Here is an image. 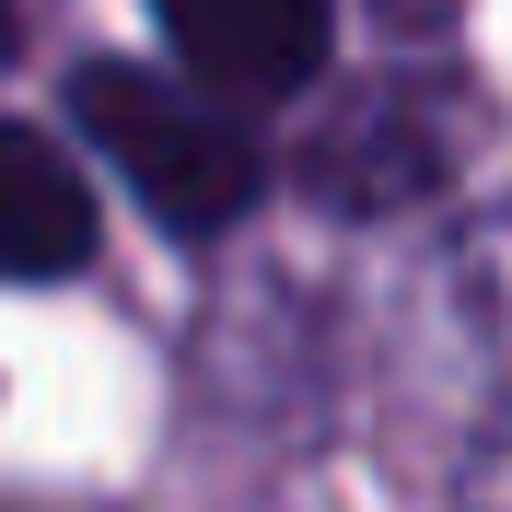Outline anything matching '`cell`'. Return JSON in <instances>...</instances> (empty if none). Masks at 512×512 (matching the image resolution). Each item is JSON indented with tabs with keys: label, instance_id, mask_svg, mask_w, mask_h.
Instances as JSON below:
<instances>
[{
	"label": "cell",
	"instance_id": "6da1fadb",
	"mask_svg": "<svg viewBox=\"0 0 512 512\" xmlns=\"http://www.w3.org/2000/svg\"><path fill=\"white\" fill-rule=\"evenodd\" d=\"M70 117H82V140H94V152L128 175V198H140L152 222H175V233H222V222H245L256 187H268L256 140H245V128H233L210 94L163 82V70L94 59L82 82H70Z\"/></svg>",
	"mask_w": 512,
	"mask_h": 512
},
{
	"label": "cell",
	"instance_id": "7a4b0ae2",
	"mask_svg": "<svg viewBox=\"0 0 512 512\" xmlns=\"http://www.w3.org/2000/svg\"><path fill=\"white\" fill-rule=\"evenodd\" d=\"M163 12V47L210 82V94H245V105H268V94H303L326 70V0H152Z\"/></svg>",
	"mask_w": 512,
	"mask_h": 512
},
{
	"label": "cell",
	"instance_id": "3957f363",
	"mask_svg": "<svg viewBox=\"0 0 512 512\" xmlns=\"http://www.w3.org/2000/svg\"><path fill=\"white\" fill-rule=\"evenodd\" d=\"M94 256V187L82 163H59V140L0 128V280H70Z\"/></svg>",
	"mask_w": 512,
	"mask_h": 512
},
{
	"label": "cell",
	"instance_id": "277c9868",
	"mask_svg": "<svg viewBox=\"0 0 512 512\" xmlns=\"http://www.w3.org/2000/svg\"><path fill=\"white\" fill-rule=\"evenodd\" d=\"M0 59H12V0H0Z\"/></svg>",
	"mask_w": 512,
	"mask_h": 512
}]
</instances>
